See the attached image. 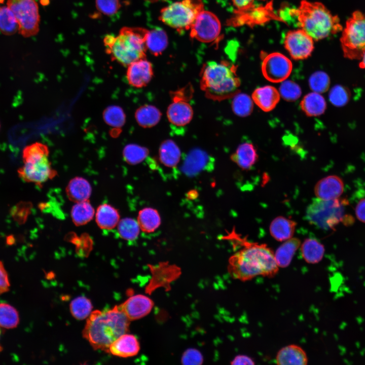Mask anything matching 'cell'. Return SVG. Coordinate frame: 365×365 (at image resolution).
Wrapping results in <instances>:
<instances>
[{"label": "cell", "instance_id": "cb8c5ba5", "mask_svg": "<svg viewBox=\"0 0 365 365\" xmlns=\"http://www.w3.org/2000/svg\"><path fill=\"white\" fill-rule=\"evenodd\" d=\"M65 192L68 198L75 203L89 200L92 188L89 182L85 178L77 176L70 180Z\"/></svg>", "mask_w": 365, "mask_h": 365}, {"label": "cell", "instance_id": "b9f144b4", "mask_svg": "<svg viewBox=\"0 0 365 365\" xmlns=\"http://www.w3.org/2000/svg\"><path fill=\"white\" fill-rule=\"evenodd\" d=\"M279 93L281 97L287 101H295L301 95L300 87L296 83L285 80L282 82L279 88Z\"/></svg>", "mask_w": 365, "mask_h": 365}, {"label": "cell", "instance_id": "f1b7e54d", "mask_svg": "<svg viewBox=\"0 0 365 365\" xmlns=\"http://www.w3.org/2000/svg\"><path fill=\"white\" fill-rule=\"evenodd\" d=\"M301 245L300 240L297 238H291L285 241L276 250L275 259L279 268L288 267Z\"/></svg>", "mask_w": 365, "mask_h": 365}, {"label": "cell", "instance_id": "ac0fdd59", "mask_svg": "<svg viewBox=\"0 0 365 365\" xmlns=\"http://www.w3.org/2000/svg\"><path fill=\"white\" fill-rule=\"evenodd\" d=\"M344 191L342 179L335 175L326 176L319 180L314 187L317 198L322 200L338 199Z\"/></svg>", "mask_w": 365, "mask_h": 365}, {"label": "cell", "instance_id": "83f0119b", "mask_svg": "<svg viewBox=\"0 0 365 365\" xmlns=\"http://www.w3.org/2000/svg\"><path fill=\"white\" fill-rule=\"evenodd\" d=\"M159 160L165 166L174 168L179 163L181 153L176 143L171 139L163 141L159 149Z\"/></svg>", "mask_w": 365, "mask_h": 365}, {"label": "cell", "instance_id": "6da1fadb", "mask_svg": "<svg viewBox=\"0 0 365 365\" xmlns=\"http://www.w3.org/2000/svg\"><path fill=\"white\" fill-rule=\"evenodd\" d=\"M224 238L241 247L228 261V271L233 278L246 281L258 276L272 278L278 273L274 253L266 244L249 242L234 230Z\"/></svg>", "mask_w": 365, "mask_h": 365}, {"label": "cell", "instance_id": "f6af8a7d", "mask_svg": "<svg viewBox=\"0 0 365 365\" xmlns=\"http://www.w3.org/2000/svg\"><path fill=\"white\" fill-rule=\"evenodd\" d=\"M95 6L102 14L112 16L118 13L121 5L120 0H95Z\"/></svg>", "mask_w": 365, "mask_h": 365}, {"label": "cell", "instance_id": "f5cc1de1", "mask_svg": "<svg viewBox=\"0 0 365 365\" xmlns=\"http://www.w3.org/2000/svg\"><path fill=\"white\" fill-rule=\"evenodd\" d=\"M359 66L360 68L365 69V52L363 53L361 58L359 60Z\"/></svg>", "mask_w": 365, "mask_h": 365}, {"label": "cell", "instance_id": "d6986e66", "mask_svg": "<svg viewBox=\"0 0 365 365\" xmlns=\"http://www.w3.org/2000/svg\"><path fill=\"white\" fill-rule=\"evenodd\" d=\"M139 350L140 345L136 337L126 333L110 345L107 353L118 357H128L136 355Z\"/></svg>", "mask_w": 365, "mask_h": 365}, {"label": "cell", "instance_id": "d4e9b609", "mask_svg": "<svg viewBox=\"0 0 365 365\" xmlns=\"http://www.w3.org/2000/svg\"><path fill=\"white\" fill-rule=\"evenodd\" d=\"M296 225L294 221L279 216L272 221L270 226V232L276 240L285 241L292 238Z\"/></svg>", "mask_w": 365, "mask_h": 365}, {"label": "cell", "instance_id": "7402d4cb", "mask_svg": "<svg viewBox=\"0 0 365 365\" xmlns=\"http://www.w3.org/2000/svg\"><path fill=\"white\" fill-rule=\"evenodd\" d=\"M151 270L154 272L152 280L147 288L149 289L159 286L166 287L178 275L179 272L178 267L166 262L160 263L158 266H151Z\"/></svg>", "mask_w": 365, "mask_h": 365}, {"label": "cell", "instance_id": "7dc6e473", "mask_svg": "<svg viewBox=\"0 0 365 365\" xmlns=\"http://www.w3.org/2000/svg\"><path fill=\"white\" fill-rule=\"evenodd\" d=\"M10 283L3 263L0 261V296L9 290Z\"/></svg>", "mask_w": 365, "mask_h": 365}, {"label": "cell", "instance_id": "52a82bcc", "mask_svg": "<svg viewBox=\"0 0 365 365\" xmlns=\"http://www.w3.org/2000/svg\"><path fill=\"white\" fill-rule=\"evenodd\" d=\"M341 32L340 43L344 56L359 60L365 52V12H353Z\"/></svg>", "mask_w": 365, "mask_h": 365}, {"label": "cell", "instance_id": "f907efd6", "mask_svg": "<svg viewBox=\"0 0 365 365\" xmlns=\"http://www.w3.org/2000/svg\"><path fill=\"white\" fill-rule=\"evenodd\" d=\"M355 214L358 220L365 223V198L360 200L356 205Z\"/></svg>", "mask_w": 365, "mask_h": 365}, {"label": "cell", "instance_id": "7bdbcfd3", "mask_svg": "<svg viewBox=\"0 0 365 365\" xmlns=\"http://www.w3.org/2000/svg\"><path fill=\"white\" fill-rule=\"evenodd\" d=\"M105 122L110 126L120 127L125 122V115L123 110L119 106H112L107 107L103 113Z\"/></svg>", "mask_w": 365, "mask_h": 365}, {"label": "cell", "instance_id": "816d5d0a", "mask_svg": "<svg viewBox=\"0 0 365 365\" xmlns=\"http://www.w3.org/2000/svg\"><path fill=\"white\" fill-rule=\"evenodd\" d=\"M198 196V193L196 190H191L188 192L187 198L189 199H195Z\"/></svg>", "mask_w": 365, "mask_h": 365}, {"label": "cell", "instance_id": "bcb514c9", "mask_svg": "<svg viewBox=\"0 0 365 365\" xmlns=\"http://www.w3.org/2000/svg\"><path fill=\"white\" fill-rule=\"evenodd\" d=\"M181 361L184 364H201L203 361V356L198 350L189 349L184 353Z\"/></svg>", "mask_w": 365, "mask_h": 365}, {"label": "cell", "instance_id": "44dd1931", "mask_svg": "<svg viewBox=\"0 0 365 365\" xmlns=\"http://www.w3.org/2000/svg\"><path fill=\"white\" fill-rule=\"evenodd\" d=\"M308 361L305 350L295 344L282 347L276 356V362L279 365H306Z\"/></svg>", "mask_w": 365, "mask_h": 365}, {"label": "cell", "instance_id": "9a60e30c", "mask_svg": "<svg viewBox=\"0 0 365 365\" xmlns=\"http://www.w3.org/2000/svg\"><path fill=\"white\" fill-rule=\"evenodd\" d=\"M214 160L205 151L194 149L186 155L181 167L182 172L189 176H194L203 170L210 169Z\"/></svg>", "mask_w": 365, "mask_h": 365}, {"label": "cell", "instance_id": "e0dca14e", "mask_svg": "<svg viewBox=\"0 0 365 365\" xmlns=\"http://www.w3.org/2000/svg\"><path fill=\"white\" fill-rule=\"evenodd\" d=\"M153 306V301L149 297L143 295L131 296L119 305L130 321L139 319L147 315Z\"/></svg>", "mask_w": 365, "mask_h": 365}, {"label": "cell", "instance_id": "3957f363", "mask_svg": "<svg viewBox=\"0 0 365 365\" xmlns=\"http://www.w3.org/2000/svg\"><path fill=\"white\" fill-rule=\"evenodd\" d=\"M200 86L206 97L214 101L232 98L239 92L241 81L236 67L225 61L207 62L201 69Z\"/></svg>", "mask_w": 365, "mask_h": 365}, {"label": "cell", "instance_id": "30bf717a", "mask_svg": "<svg viewBox=\"0 0 365 365\" xmlns=\"http://www.w3.org/2000/svg\"><path fill=\"white\" fill-rule=\"evenodd\" d=\"M7 4L14 14L18 31L23 36L29 38L38 33L40 16L35 0H8Z\"/></svg>", "mask_w": 365, "mask_h": 365}, {"label": "cell", "instance_id": "681fc988", "mask_svg": "<svg viewBox=\"0 0 365 365\" xmlns=\"http://www.w3.org/2000/svg\"><path fill=\"white\" fill-rule=\"evenodd\" d=\"M231 364H255L254 360L249 356L245 355H238L234 357L231 362Z\"/></svg>", "mask_w": 365, "mask_h": 365}, {"label": "cell", "instance_id": "ffe728a7", "mask_svg": "<svg viewBox=\"0 0 365 365\" xmlns=\"http://www.w3.org/2000/svg\"><path fill=\"white\" fill-rule=\"evenodd\" d=\"M279 92L274 87L265 86L256 89L252 94V99L262 111L273 110L280 100Z\"/></svg>", "mask_w": 365, "mask_h": 365}, {"label": "cell", "instance_id": "74e56055", "mask_svg": "<svg viewBox=\"0 0 365 365\" xmlns=\"http://www.w3.org/2000/svg\"><path fill=\"white\" fill-rule=\"evenodd\" d=\"M19 322V314L16 309L8 304L1 303L0 328H13L18 325Z\"/></svg>", "mask_w": 365, "mask_h": 365}, {"label": "cell", "instance_id": "f35d334b", "mask_svg": "<svg viewBox=\"0 0 365 365\" xmlns=\"http://www.w3.org/2000/svg\"><path fill=\"white\" fill-rule=\"evenodd\" d=\"M117 228L121 238L129 241L136 239L140 230L137 222L130 217H126L120 220Z\"/></svg>", "mask_w": 365, "mask_h": 365}, {"label": "cell", "instance_id": "60d3db41", "mask_svg": "<svg viewBox=\"0 0 365 365\" xmlns=\"http://www.w3.org/2000/svg\"><path fill=\"white\" fill-rule=\"evenodd\" d=\"M330 85L328 75L322 71H317L311 75L309 79V85L315 92L322 93L326 92Z\"/></svg>", "mask_w": 365, "mask_h": 365}, {"label": "cell", "instance_id": "9c48e42d", "mask_svg": "<svg viewBox=\"0 0 365 365\" xmlns=\"http://www.w3.org/2000/svg\"><path fill=\"white\" fill-rule=\"evenodd\" d=\"M343 202L338 199L322 200L313 199L306 211L309 223L319 228L328 230L343 220Z\"/></svg>", "mask_w": 365, "mask_h": 365}, {"label": "cell", "instance_id": "836d02e7", "mask_svg": "<svg viewBox=\"0 0 365 365\" xmlns=\"http://www.w3.org/2000/svg\"><path fill=\"white\" fill-rule=\"evenodd\" d=\"M95 214L94 209L89 202L86 200L76 203L71 210V217L77 226H82L91 221Z\"/></svg>", "mask_w": 365, "mask_h": 365}, {"label": "cell", "instance_id": "4316f807", "mask_svg": "<svg viewBox=\"0 0 365 365\" xmlns=\"http://www.w3.org/2000/svg\"><path fill=\"white\" fill-rule=\"evenodd\" d=\"M300 107L309 117L318 116L323 114L326 108V101L319 93L312 92L306 95L302 99Z\"/></svg>", "mask_w": 365, "mask_h": 365}, {"label": "cell", "instance_id": "f546056e", "mask_svg": "<svg viewBox=\"0 0 365 365\" xmlns=\"http://www.w3.org/2000/svg\"><path fill=\"white\" fill-rule=\"evenodd\" d=\"M303 258L308 264H314L320 262L323 258L325 248L323 244L317 240L308 238L301 246Z\"/></svg>", "mask_w": 365, "mask_h": 365}, {"label": "cell", "instance_id": "ee69618b", "mask_svg": "<svg viewBox=\"0 0 365 365\" xmlns=\"http://www.w3.org/2000/svg\"><path fill=\"white\" fill-rule=\"evenodd\" d=\"M350 93L349 90L342 85H335L330 90L328 97L330 102L335 106H343L349 101Z\"/></svg>", "mask_w": 365, "mask_h": 365}, {"label": "cell", "instance_id": "484cf974", "mask_svg": "<svg viewBox=\"0 0 365 365\" xmlns=\"http://www.w3.org/2000/svg\"><path fill=\"white\" fill-rule=\"evenodd\" d=\"M95 215L97 225L102 229L111 230L117 226L120 220L117 209L107 203L100 205Z\"/></svg>", "mask_w": 365, "mask_h": 365}, {"label": "cell", "instance_id": "7a4b0ae2", "mask_svg": "<svg viewBox=\"0 0 365 365\" xmlns=\"http://www.w3.org/2000/svg\"><path fill=\"white\" fill-rule=\"evenodd\" d=\"M130 321L119 305L107 310H95L87 318L83 336L94 349L107 353L110 345L128 332Z\"/></svg>", "mask_w": 365, "mask_h": 365}, {"label": "cell", "instance_id": "d590c367", "mask_svg": "<svg viewBox=\"0 0 365 365\" xmlns=\"http://www.w3.org/2000/svg\"><path fill=\"white\" fill-rule=\"evenodd\" d=\"M92 308L90 300L84 296L76 298L69 305L72 316L78 320H83L88 317L92 312Z\"/></svg>", "mask_w": 365, "mask_h": 365}, {"label": "cell", "instance_id": "c3c4849f", "mask_svg": "<svg viewBox=\"0 0 365 365\" xmlns=\"http://www.w3.org/2000/svg\"><path fill=\"white\" fill-rule=\"evenodd\" d=\"M235 8L239 11L247 10L257 0H231Z\"/></svg>", "mask_w": 365, "mask_h": 365}, {"label": "cell", "instance_id": "277c9868", "mask_svg": "<svg viewBox=\"0 0 365 365\" xmlns=\"http://www.w3.org/2000/svg\"><path fill=\"white\" fill-rule=\"evenodd\" d=\"M148 32L143 28L125 26L121 28L117 35L107 34L103 40L105 52L112 60L125 66L145 58Z\"/></svg>", "mask_w": 365, "mask_h": 365}, {"label": "cell", "instance_id": "db71d44e", "mask_svg": "<svg viewBox=\"0 0 365 365\" xmlns=\"http://www.w3.org/2000/svg\"><path fill=\"white\" fill-rule=\"evenodd\" d=\"M0 336H1V330H0ZM2 349H3V348H2V346H1V344H0V352L2 351Z\"/></svg>", "mask_w": 365, "mask_h": 365}, {"label": "cell", "instance_id": "8992f818", "mask_svg": "<svg viewBox=\"0 0 365 365\" xmlns=\"http://www.w3.org/2000/svg\"><path fill=\"white\" fill-rule=\"evenodd\" d=\"M49 155V149L43 143L35 142L26 146L22 152L24 164L17 171L20 178L39 186L53 178L57 171L52 167Z\"/></svg>", "mask_w": 365, "mask_h": 365}, {"label": "cell", "instance_id": "5bb4252c", "mask_svg": "<svg viewBox=\"0 0 365 365\" xmlns=\"http://www.w3.org/2000/svg\"><path fill=\"white\" fill-rule=\"evenodd\" d=\"M171 103L167 110V117L171 125L182 127L188 125L193 117V110L188 98L174 92L170 93Z\"/></svg>", "mask_w": 365, "mask_h": 365}, {"label": "cell", "instance_id": "4fadbf2b", "mask_svg": "<svg viewBox=\"0 0 365 365\" xmlns=\"http://www.w3.org/2000/svg\"><path fill=\"white\" fill-rule=\"evenodd\" d=\"M314 40L303 29L288 32L284 38V46L291 57L302 60L309 57L314 49Z\"/></svg>", "mask_w": 365, "mask_h": 365}, {"label": "cell", "instance_id": "8d00e7d4", "mask_svg": "<svg viewBox=\"0 0 365 365\" xmlns=\"http://www.w3.org/2000/svg\"><path fill=\"white\" fill-rule=\"evenodd\" d=\"M233 112L241 117L250 115L253 110V100L245 93L238 92L233 97L231 103Z\"/></svg>", "mask_w": 365, "mask_h": 365}, {"label": "cell", "instance_id": "4dcf8cb0", "mask_svg": "<svg viewBox=\"0 0 365 365\" xmlns=\"http://www.w3.org/2000/svg\"><path fill=\"white\" fill-rule=\"evenodd\" d=\"M168 45V38L165 31L157 28L149 31L145 38L147 49L155 56L162 54Z\"/></svg>", "mask_w": 365, "mask_h": 365}, {"label": "cell", "instance_id": "7c38bea8", "mask_svg": "<svg viewBox=\"0 0 365 365\" xmlns=\"http://www.w3.org/2000/svg\"><path fill=\"white\" fill-rule=\"evenodd\" d=\"M190 29L192 38L202 42L210 43L218 37L221 25L215 14L203 10L197 16Z\"/></svg>", "mask_w": 365, "mask_h": 365}, {"label": "cell", "instance_id": "2e32d148", "mask_svg": "<svg viewBox=\"0 0 365 365\" xmlns=\"http://www.w3.org/2000/svg\"><path fill=\"white\" fill-rule=\"evenodd\" d=\"M127 67V82L134 87L139 88L145 86L153 77L152 65L146 58L135 61Z\"/></svg>", "mask_w": 365, "mask_h": 365}, {"label": "cell", "instance_id": "ba28073f", "mask_svg": "<svg viewBox=\"0 0 365 365\" xmlns=\"http://www.w3.org/2000/svg\"><path fill=\"white\" fill-rule=\"evenodd\" d=\"M201 0H182L163 8L159 19L178 31L189 29L203 9Z\"/></svg>", "mask_w": 365, "mask_h": 365}, {"label": "cell", "instance_id": "8fae6325", "mask_svg": "<svg viewBox=\"0 0 365 365\" xmlns=\"http://www.w3.org/2000/svg\"><path fill=\"white\" fill-rule=\"evenodd\" d=\"M262 57V74L268 81L272 83L282 82L290 75L292 63L283 54L274 52Z\"/></svg>", "mask_w": 365, "mask_h": 365}, {"label": "cell", "instance_id": "5b68a950", "mask_svg": "<svg viewBox=\"0 0 365 365\" xmlns=\"http://www.w3.org/2000/svg\"><path fill=\"white\" fill-rule=\"evenodd\" d=\"M294 13L301 29L314 40L335 35L343 28L338 16L319 2L303 1Z\"/></svg>", "mask_w": 365, "mask_h": 365}, {"label": "cell", "instance_id": "e575fe53", "mask_svg": "<svg viewBox=\"0 0 365 365\" xmlns=\"http://www.w3.org/2000/svg\"><path fill=\"white\" fill-rule=\"evenodd\" d=\"M19 30L15 16L8 7H0V30L4 34L11 35Z\"/></svg>", "mask_w": 365, "mask_h": 365}, {"label": "cell", "instance_id": "603a6c76", "mask_svg": "<svg viewBox=\"0 0 365 365\" xmlns=\"http://www.w3.org/2000/svg\"><path fill=\"white\" fill-rule=\"evenodd\" d=\"M232 161L244 170L250 169L257 162L258 155L254 145L250 142L241 143L231 156Z\"/></svg>", "mask_w": 365, "mask_h": 365}, {"label": "cell", "instance_id": "d6a6232c", "mask_svg": "<svg viewBox=\"0 0 365 365\" xmlns=\"http://www.w3.org/2000/svg\"><path fill=\"white\" fill-rule=\"evenodd\" d=\"M137 222L141 230L150 233L155 231L160 226L161 218L157 210L146 207L139 211Z\"/></svg>", "mask_w": 365, "mask_h": 365}, {"label": "cell", "instance_id": "ab89813d", "mask_svg": "<svg viewBox=\"0 0 365 365\" xmlns=\"http://www.w3.org/2000/svg\"><path fill=\"white\" fill-rule=\"evenodd\" d=\"M148 155V149L135 144L127 145L123 151L125 161L131 165H135L141 162Z\"/></svg>", "mask_w": 365, "mask_h": 365}, {"label": "cell", "instance_id": "1f68e13d", "mask_svg": "<svg viewBox=\"0 0 365 365\" xmlns=\"http://www.w3.org/2000/svg\"><path fill=\"white\" fill-rule=\"evenodd\" d=\"M135 119L140 126L151 128L156 125L161 118V113L156 106L145 104L139 107L135 113Z\"/></svg>", "mask_w": 365, "mask_h": 365}]
</instances>
